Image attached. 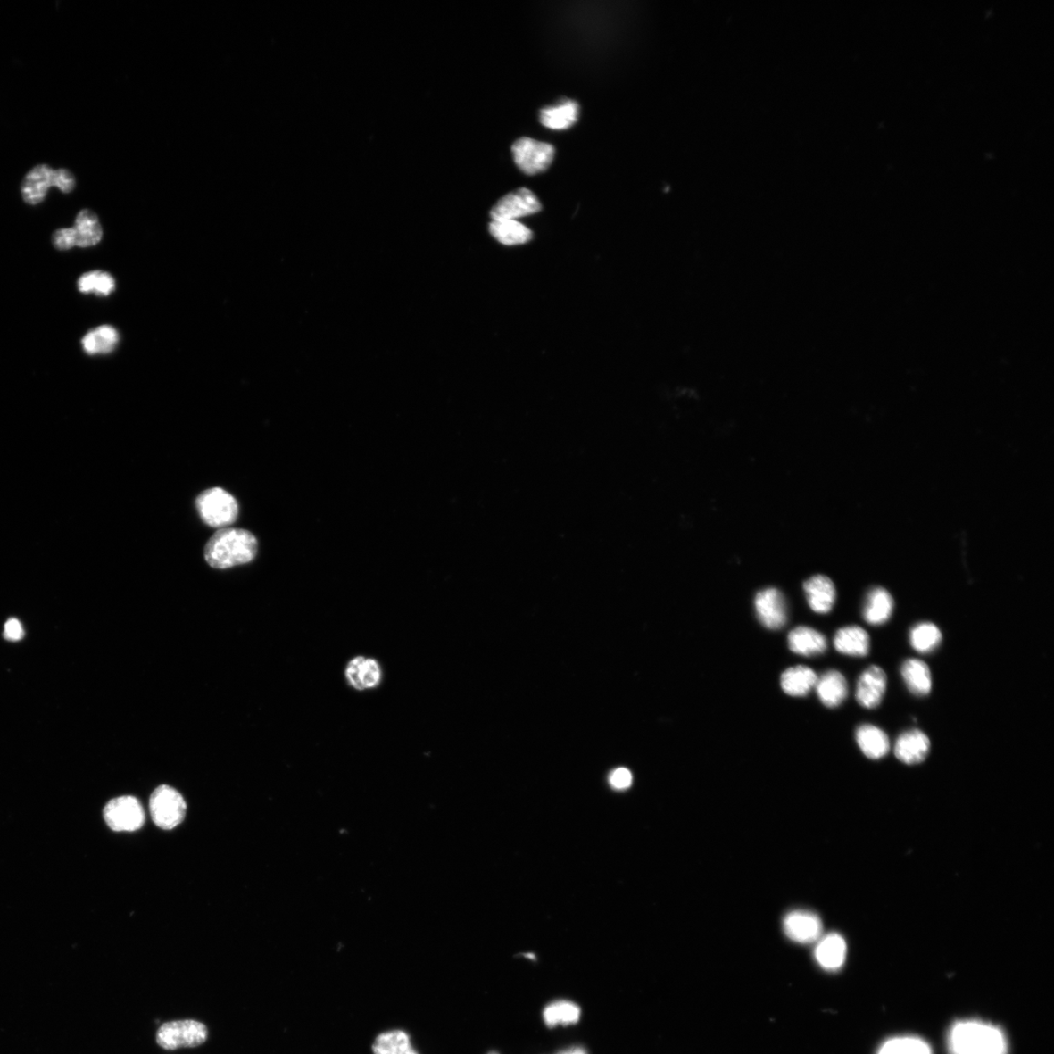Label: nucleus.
Instances as JSON below:
<instances>
[{
  "mask_svg": "<svg viewBox=\"0 0 1054 1054\" xmlns=\"http://www.w3.org/2000/svg\"><path fill=\"white\" fill-rule=\"evenodd\" d=\"M948 1049L950 1054H1008V1042L997 1026L961 1020L949 1031Z\"/></svg>",
  "mask_w": 1054,
  "mask_h": 1054,
  "instance_id": "nucleus-1",
  "label": "nucleus"
},
{
  "mask_svg": "<svg viewBox=\"0 0 1054 1054\" xmlns=\"http://www.w3.org/2000/svg\"><path fill=\"white\" fill-rule=\"evenodd\" d=\"M257 550L258 543L252 532L222 528L207 542L204 557L212 568L227 569L253 561Z\"/></svg>",
  "mask_w": 1054,
  "mask_h": 1054,
  "instance_id": "nucleus-2",
  "label": "nucleus"
},
{
  "mask_svg": "<svg viewBox=\"0 0 1054 1054\" xmlns=\"http://www.w3.org/2000/svg\"><path fill=\"white\" fill-rule=\"evenodd\" d=\"M76 185V177L70 170H54L48 164H37L25 175L21 185V195L26 203L37 205L46 200L51 187L70 194L75 190Z\"/></svg>",
  "mask_w": 1054,
  "mask_h": 1054,
  "instance_id": "nucleus-3",
  "label": "nucleus"
},
{
  "mask_svg": "<svg viewBox=\"0 0 1054 1054\" xmlns=\"http://www.w3.org/2000/svg\"><path fill=\"white\" fill-rule=\"evenodd\" d=\"M196 508L204 523L212 527L231 526L238 515L235 497L219 487L205 490L198 495Z\"/></svg>",
  "mask_w": 1054,
  "mask_h": 1054,
  "instance_id": "nucleus-4",
  "label": "nucleus"
},
{
  "mask_svg": "<svg viewBox=\"0 0 1054 1054\" xmlns=\"http://www.w3.org/2000/svg\"><path fill=\"white\" fill-rule=\"evenodd\" d=\"M208 1030L203 1022L177 1020L166 1022L156 1033V1042L166 1050L195 1048L207 1040Z\"/></svg>",
  "mask_w": 1054,
  "mask_h": 1054,
  "instance_id": "nucleus-5",
  "label": "nucleus"
},
{
  "mask_svg": "<svg viewBox=\"0 0 1054 1054\" xmlns=\"http://www.w3.org/2000/svg\"><path fill=\"white\" fill-rule=\"evenodd\" d=\"M152 818L156 826L171 830L184 820L187 803L180 793L172 787L156 788L150 799Z\"/></svg>",
  "mask_w": 1054,
  "mask_h": 1054,
  "instance_id": "nucleus-6",
  "label": "nucleus"
},
{
  "mask_svg": "<svg viewBox=\"0 0 1054 1054\" xmlns=\"http://www.w3.org/2000/svg\"><path fill=\"white\" fill-rule=\"evenodd\" d=\"M104 819L116 832H134L143 827L145 811L138 799L123 796L113 799L104 809Z\"/></svg>",
  "mask_w": 1054,
  "mask_h": 1054,
  "instance_id": "nucleus-7",
  "label": "nucleus"
},
{
  "mask_svg": "<svg viewBox=\"0 0 1054 1054\" xmlns=\"http://www.w3.org/2000/svg\"><path fill=\"white\" fill-rule=\"evenodd\" d=\"M512 152L519 169L527 175L546 171L555 158V148L552 145L530 138L517 140Z\"/></svg>",
  "mask_w": 1054,
  "mask_h": 1054,
  "instance_id": "nucleus-8",
  "label": "nucleus"
},
{
  "mask_svg": "<svg viewBox=\"0 0 1054 1054\" xmlns=\"http://www.w3.org/2000/svg\"><path fill=\"white\" fill-rule=\"evenodd\" d=\"M542 210L537 196L527 187L506 195L494 206L490 216L493 221L516 220L518 218L534 215Z\"/></svg>",
  "mask_w": 1054,
  "mask_h": 1054,
  "instance_id": "nucleus-9",
  "label": "nucleus"
},
{
  "mask_svg": "<svg viewBox=\"0 0 1054 1054\" xmlns=\"http://www.w3.org/2000/svg\"><path fill=\"white\" fill-rule=\"evenodd\" d=\"M755 609L759 620L770 630L784 627L787 618V604L784 594L776 589L760 591L755 598Z\"/></svg>",
  "mask_w": 1054,
  "mask_h": 1054,
  "instance_id": "nucleus-10",
  "label": "nucleus"
},
{
  "mask_svg": "<svg viewBox=\"0 0 1054 1054\" xmlns=\"http://www.w3.org/2000/svg\"><path fill=\"white\" fill-rule=\"evenodd\" d=\"M784 931L790 941L799 944H810L819 941L823 925L817 914L797 910L790 912L784 917Z\"/></svg>",
  "mask_w": 1054,
  "mask_h": 1054,
  "instance_id": "nucleus-11",
  "label": "nucleus"
},
{
  "mask_svg": "<svg viewBox=\"0 0 1054 1054\" xmlns=\"http://www.w3.org/2000/svg\"><path fill=\"white\" fill-rule=\"evenodd\" d=\"M888 677L882 668L871 666L859 677L857 686L858 702L864 708L878 707L884 699Z\"/></svg>",
  "mask_w": 1054,
  "mask_h": 1054,
  "instance_id": "nucleus-12",
  "label": "nucleus"
},
{
  "mask_svg": "<svg viewBox=\"0 0 1054 1054\" xmlns=\"http://www.w3.org/2000/svg\"><path fill=\"white\" fill-rule=\"evenodd\" d=\"M931 741L919 729H912L902 734L896 740L894 754L906 765L922 763L930 754Z\"/></svg>",
  "mask_w": 1054,
  "mask_h": 1054,
  "instance_id": "nucleus-13",
  "label": "nucleus"
},
{
  "mask_svg": "<svg viewBox=\"0 0 1054 1054\" xmlns=\"http://www.w3.org/2000/svg\"><path fill=\"white\" fill-rule=\"evenodd\" d=\"M847 952L848 947L844 938L839 934L833 933L820 937L814 956L822 968L834 972L843 966Z\"/></svg>",
  "mask_w": 1054,
  "mask_h": 1054,
  "instance_id": "nucleus-14",
  "label": "nucleus"
},
{
  "mask_svg": "<svg viewBox=\"0 0 1054 1054\" xmlns=\"http://www.w3.org/2000/svg\"><path fill=\"white\" fill-rule=\"evenodd\" d=\"M810 609L826 614L832 610L836 602V589L830 578L823 576L811 577L803 586Z\"/></svg>",
  "mask_w": 1054,
  "mask_h": 1054,
  "instance_id": "nucleus-15",
  "label": "nucleus"
},
{
  "mask_svg": "<svg viewBox=\"0 0 1054 1054\" xmlns=\"http://www.w3.org/2000/svg\"><path fill=\"white\" fill-rule=\"evenodd\" d=\"M346 677L350 685L357 690H369L381 682V668L378 661L360 656L348 665Z\"/></svg>",
  "mask_w": 1054,
  "mask_h": 1054,
  "instance_id": "nucleus-16",
  "label": "nucleus"
},
{
  "mask_svg": "<svg viewBox=\"0 0 1054 1054\" xmlns=\"http://www.w3.org/2000/svg\"><path fill=\"white\" fill-rule=\"evenodd\" d=\"M855 736L863 754L869 759H879L890 752L889 736L879 727L863 725L858 728Z\"/></svg>",
  "mask_w": 1054,
  "mask_h": 1054,
  "instance_id": "nucleus-17",
  "label": "nucleus"
},
{
  "mask_svg": "<svg viewBox=\"0 0 1054 1054\" xmlns=\"http://www.w3.org/2000/svg\"><path fill=\"white\" fill-rule=\"evenodd\" d=\"M893 607L892 594L883 588H875L869 592L866 599L863 618L871 625L884 624L891 619Z\"/></svg>",
  "mask_w": 1054,
  "mask_h": 1054,
  "instance_id": "nucleus-18",
  "label": "nucleus"
},
{
  "mask_svg": "<svg viewBox=\"0 0 1054 1054\" xmlns=\"http://www.w3.org/2000/svg\"><path fill=\"white\" fill-rule=\"evenodd\" d=\"M834 648L845 655L866 656L870 651V636L859 626L839 630L834 639Z\"/></svg>",
  "mask_w": 1054,
  "mask_h": 1054,
  "instance_id": "nucleus-19",
  "label": "nucleus"
},
{
  "mask_svg": "<svg viewBox=\"0 0 1054 1054\" xmlns=\"http://www.w3.org/2000/svg\"><path fill=\"white\" fill-rule=\"evenodd\" d=\"M821 702L829 707L840 706L848 697V683L838 671H829L818 678L816 685Z\"/></svg>",
  "mask_w": 1054,
  "mask_h": 1054,
  "instance_id": "nucleus-20",
  "label": "nucleus"
},
{
  "mask_svg": "<svg viewBox=\"0 0 1054 1054\" xmlns=\"http://www.w3.org/2000/svg\"><path fill=\"white\" fill-rule=\"evenodd\" d=\"M788 642L793 652L803 656L821 654L827 650L826 636L809 627H798L791 631Z\"/></svg>",
  "mask_w": 1054,
  "mask_h": 1054,
  "instance_id": "nucleus-21",
  "label": "nucleus"
},
{
  "mask_svg": "<svg viewBox=\"0 0 1054 1054\" xmlns=\"http://www.w3.org/2000/svg\"><path fill=\"white\" fill-rule=\"evenodd\" d=\"M903 680L913 694L925 696L932 691L933 678L930 668L922 660H908L901 667Z\"/></svg>",
  "mask_w": 1054,
  "mask_h": 1054,
  "instance_id": "nucleus-22",
  "label": "nucleus"
},
{
  "mask_svg": "<svg viewBox=\"0 0 1054 1054\" xmlns=\"http://www.w3.org/2000/svg\"><path fill=\"white\" fill-rule=\"evenodd\" d=\"M579 117V106L577 102L566 101L555 107L543 109L540 112V122L545 128L554 130L568 129L577 123Z\"/></svg>",
  "mask_w": 1054,
  "mask_h": 1054,
  "instance_id": "nucleus-23",
  "label": "nucleus"
},
{
  "mask_svg": "<svg viewBox=\"0 0 1054 1054\" xmlns=\"http://www.w3.org/2000/svg\"><path fill=\"white\" fill-rule=\"evenodd\" d=\"M818 677L810 668L797 666L790 668L781 676V686L791 696L807 695L817 683Z\"/></svg>",
  "mask_w": 1054,
  "mask_h": 1054,
  "instance_id": "nucleus-24",
  "label": "nucleus"
},
{
  "mask_svg": "<svg viewBox=\"0 0 1054 1054\" xmlns=\"http://www.w3.org/2000/svg\"><path fill=\"white\" fill-rule=\"evenodd\" d=\"M489 233L497 242L508 246L525 245L534 238L531 229L517 220L493 221L489 224Z\"/></svg>",
  "mask_w": 1054,
  "mask_h": 1054,
  "instance_id": "nucleus-25",
  "label": "nucleus"
},
{
  "mask_svg": "<svg viewBox=\"0 0 1054 1054\" xmlns=\"http://www.w3.org/2000/svg\"><path fill=\"white\" fill-rule=\"evenodd\" d=\"M75 228L77 237V246L86 248L96 245L100 243L103 231L99 223V219L95 213L91 211H81L76 219Z\"/></svg>",
  "mask_w": 1054,
  "mask_h": 1054,
  "instance_id": "nucleus-26",
  "label": "nucleus"
},
{
  "mask_svg": "<svg viewBox=\"0 0 1054 1054\" xmlns=\"http://www.w3.org/2000/svg\"><path fill=\"white\" fill-rule=\"evenodd\" d=\"M374 1054H419L412 1045L411 1037L402 1030L384 1032L375 1039Z\"/></svg>",
  "mask_w": 1054,
  "mask_h": 1054,
  "instance_id": "nucleus-27",
  "label": "nucleus"
},
{
  "mask_svg": "<svg viewBox=\"0 0 1054 1054\" xmlns=\"http://www.w3.org/2000/svg\"><path fill=\"white\" fill-rule=\"evenodd\" d=\"M119 333L109 326L100 327L87 334L82 347L89 354L109 353L117 347Z\"/></svg>",
  "mask_w": 1054,
  "mask_h": 1054,
  "instance_id": "nucleus-28",
  "label": "nucleus"
},
{
  "mask_svg": "<svg viewBox=\"0 0 1054 1054\" xmlns=\"http://www.w3.org/2000/svg\"><path fill=\"white\" fill-rule=\"evenodd\" d=\"M580 1008L568 1000H560L549 1005L544 1012L545 1024L550 1028L558 1025H576L580 1019Z\"/></svg>",
  "mask_w": 1054,
  "mask_h": 1054,
  "instance_id": "nucleus-29",
  "label": "nucleus"
},
{
  "mask_svg": "<svg viewBox=\"0 0 1054 1054\" xmlns=\"http://www.w3.org/2000/svg\"><path fill=\"white\" fill-rule=\"evenodd\" d=\"M942 641L941 630L933 623H920L910 632L912 648L920 653H930L935 651Z\"/></svg>",
  "mask_w": 1054,
  "mask_h": 1054,
  "instance_id": "nucleus-30",
  "label": "nucleus"
},
{
  "mask_svg": "<svg viewBox=\"0 0 1054 1054\" xmlns=\"http://www.w3.org/2000/svg\"><path fill=\"white\" fill-rule=\"evenodd\" d=\"M878 1054H933V1051L920 1038L899 1037L886 1041Z\"/></svg>",
  "mask_w": 1054,
  "mask_h": 1054,
  "instance_id": "nucleus-31",
  "label": "nucleus"
},
{
  "mask_svg": "<svg viewBox=\"0 0 1054 1054\" xmlns=\"http://www.w3.org/2000/svg\"><path fill=\"white\" fill-rule=\"evenodd\" d=\"M116 288L112 277L103 271H91L83 275L79 280V289L82 294H91L108 296Z\"/></svg>",
  "mask_w": 1054,
  "mask_h": 1054,
  "instance_id": "nucleus-32",
  "label": "nucleus"
},
{
  "mask_svg": "<svg viewBox=\"0 0 1054 1054\" xmlns=\"http://www.w3.org/2000/svg\"><path fill=\"white\" fill-rule=\"evenodd\" d=\"M54 244L60 250H69L77 245V237L74 228H60L54 235Z\"/></svg>",
  "mask_w": 1054,
  "mask_h": 1054,
  "instance_id": "nucleus-33",
  "label": "nucleus"
},
{
  "mask_svg": "<svg viewBox=\"0 0 1054 1054\" xmlns=\"http://www.w3.org/2000/svg\"><path fill=\"white\" fill-rule=\"evenodd\" d=\"M633 776L631 771L627 768H619L612 771L610 776V784L614 789L624 790L632 785Z\"/></svg>",
  "mask_w": 1054,
  "mask_h": 1054,
  "instance_id": "nucleus-34",
  "label": "nucleus"
},
{
  "mask_svg": "<svg viewBox=\"0 0 1054 1054\" xmlns=\"http://www.w3.org/2000/svg\"><path fill=\"white\" fill-rule=\"evenodd\" d=\"M5 639L10 641H19L24 636V630L22 625L17 619H10L6 622L4 627Z\"/></svg>",
  "mask_w": 1054,
  "mask_h": 1054,
  "instance_id": "nucleus-35",
  "label": "nucleus"
},
{
  "mask_svg": "<svg viewBox=\"0 0 1054 1054\" xmlns=\"http://www.w3.org/2000/svg\"><path fill=\"white\" fill-rule=\"evenodd\" d=\"M560 1054H587V1053L583 1049L576 1048V1049L568 1050L567 1051H563Z\"/></svg>",
  "mask_w": 1054,
  "mask_h": 1054,
  "instance_id": "nucleus-36",
  "label": "nucleus"
},
{
  "mask_svg": "<svg viewBox=\"0 0 1054 1054\" xmlns=\"http://www.w3.org/2000/svg\"><path fill=\"white\" fill-rule=\"evenodd\" d=\"M489 1054H499V1053L493 1051V1052H490Z\"/></svg>",
  "mask_w": 1054,
  "mask_h": 1054,
  "instance_id": "nucleus-37",
  "label": "nucleus"
}]
</instances>
